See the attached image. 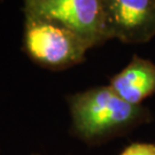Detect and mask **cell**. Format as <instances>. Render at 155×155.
<instances>
[{
    "mask_svg": "<svg viewBox=\"0 0 155 155\" xmlns=\"http://www.w3.org/2000/svg\"><path fill=\"white\" fill-rule=\"evenodd\" d=\"M23 12L61 23L91 48L109 40L106 31L104 0H51L23 7Z\"/></svg>",
    "mask_w": 155,
    "mask_h": 155,
    "instance_id": "obj_3",
    "label": "cell"
},
{
    "mask_svg": "<svg viewBox=\"0 0 155 155\" xmlns=\"http://www.w3.org/2000/svg\"><path fill=\"white\" fill-rule=\"evenodd\" d=\"M67 101L72 131L90 145L118 137L152 120L146 107L127 102L109 85L71 94Z\"/></svg>",
    "mask_w": 155,
    "mask_h": 155,
    "instance_id": "obj_1",
    "label": "cell"
},
{
    "mask_svg": "<svg viewBox=\"0 0 155 155\" xmlns=\"http://www.w3.org/2000/svg\"><path fill=\"white\" fill-rule=\"evenodd\" d=\"M121 155H155V144L134 143L127 147Z\"/></svg>",
    "mask_w": 155,
    "mask_h": 155,
    "instance_id": "obj_6",
    "label": "cell"
},
{
    "mask_svg": "<svg viewBox=\"0 0 155 155\" xmlns=\"http://www.w3.org/2000/svg\"><path fill=\"white\" fill-rule=\"evenodd\" d=\"M109 86L127 102L141 105L155 94V63L134 54L127 66L110 78Z\"/></svg>",
    "mask_w": 155,
    "mask_h": 155,
    "instance_id": "obj_5",
    "label": "cell"
},
{
    "mask_svg": "<svg viewBox=\"0 0 155 155\" xmlns=\"http://www.w3.org/2000/svg\"><path fill=\"white\" fill-rule=\"evenodd\" d=\"M108 39L144 44L155 36V0H104Z\"/></svg>",
    "mask_w": 155,
    "mask_h": 155,
    "instance_id": "obj_4",
    "label": "cell"
},
{
    "mask_svg": "<svg viewBox=\"0 0 155 155\" xmlns=\"http://www.w3.org/2000/svg\"><path fill=\"white\" fill-rule=\"evenodd\" d=\"M24 1V7H30V6L38 5V4H43L46 1H51V0H23Z\"/></svg>",
    "mask_w": 155,
    "mask_h": 155,
    "instance_id": "obj_7",
    "label": "cell"
},
{
    "mask_svg": "<svg viewBox=\"0 0 155 155\" xmlns=\"http://www.w3.org/2000/svg\"><path fill=\"white\" fill-rule=\"evenodd\" d=\"M89 45L61 23L24 13L23 50L35 63L50 70H64L85 60Z\"/></svg>",
    "mask_w": 155,
    "mask_h": 155,
    "instance_id": "obj_2",
    "label": "cell"
}]
</instances>
